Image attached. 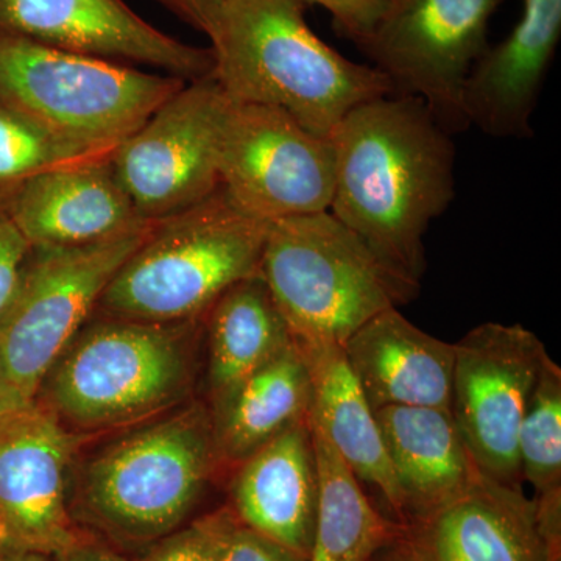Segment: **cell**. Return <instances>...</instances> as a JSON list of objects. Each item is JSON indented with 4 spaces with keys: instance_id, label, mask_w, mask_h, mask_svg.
Returning <instances> with one entry per match:
<instances>
[{
    "instance_id": "26",
    "label": "cell",
    "mask_w": 561,
    "mask_h": 561,
    "mask_svg": "<svg viewBox=\"0 0 561 561\" xmlns=\"http://www.w3.org/2000/svg\"><path fill=\"white\" fill-rule=\"evenodd\" d=\"M111 157L61 142L0 102V202L41 172Z\"/></svg>"
},
{
    "instance_id": "24",
    "label": "cell",
    "mask_w": 561,
    "mask_h": 561,
    "mask_svg": "<svg viewBox=\"0 0 561 561\" xmlns=\"http://www.w3.org/2000/svg\"><path fill=\"white\" fill-rule=\"evenodd\" d=\"M312 440L319 507L308 561H370L381 549L400 541L402 529L373 507L359 479L330 442L316 430Z\"/></svg>"
},
{
    "instance_id": "25",
    "label": "cell",
    "mask_w": 561,
    "mask_h": 561,
    "mask_svg": "<svg viewBox=\"0 0 561 561\" xmlns=\"http://www.w3.org/2000/svg\"><path fill=\"white\" fill-rule=\"evenodd\" d=\"M519 470L535 497L561 493V368L546 353L519 427Z\"/></svg>"
},
{
    "instance_id": "28",
    "label": "cell",
    "mask_w": 561,
    "mask_h": 561,
    "mask_svg": "<svg viewBox=\"0 0 561 561\" xmlns=\"http://www.w3.org/2000/svg\"><path fill=\"white\" fill-rule=\"evenodd\" d=\"M32 247L0 202V321L21 289Z\"/></svg>"
},
{
    "instance_id": "30",
    "label": "cell",
    "mask_w": 561,
    "mask_h": 561,
    "mask_svg": "<svg viewBox=\"0 0 561 561\" xmlns=\"http://www.w3.org/2000/svg\"><path fill=\"white\" fill-rule=\"evenodd\" d=\"M220 561H308V559L238 523L225 546Z\"/></svg>"
},
{
    "instance_id": "22",
    "label": "cell",
    "mask_w": 561,
    "mask_h": 561,
    "mask_svg": "<svg viewBox=\"0 0 561 561\" xmlns=\"http://www.w3.org/2000/svg\"><path fill=\"white\" fill-rule=\"evenodd\" d=\"M309 409L311 378L294 341L209 409L219 460L241 463L280 432L308 421Z\"/></svg>"
},
{
    "instance_id": "7",
    "label": "cell",
    "mask_w": 561,
    "mask_h": 561,
    "mask_svg": "<svg viewBox=\"0 0 561 561\" xmlns=\"http://www.w3.org/2000/svg\"><path fill=\"white\" fill-rule=\"evenodd\" d=\"M186 83L0 32V102L79 149L113 154Z\"/></svg>"
},
{
    "instance_id": "8",
    "label": "cell",
    "mask_w": 561,
    "mask_h": 561,
    "mask_svg": "<svg viewBox=\"0 0 561 561\" xmlns=\"http://www.w3.org/2000/svg\"><path fill=\"white\" fill-rule=\"evenodd\" d=\"M157 224L90 245L32 249L21 289L0 321V351L25 398L35 401L51 365Z\"/></svg>"
},
{
    "instance_id": "17",
    "label": "cell",
    "mask_w": 561,
    "mask_h": 561,
    "mask_svg": "<svg viewBox=\"0 0 561 561\" xmlns=\"http://www.w3.org/2000/svg\"><path fill=\"white\" fill-rule=\"evenodd\" d=\"M421 561H552L534 500L481 472L470 489L402 530Z\"/></svg>"
},
{
    "instance_id": "32",
    "label": "cell",
    "mask_w": 561,
    "mask_h": 561,
    "mask_svg": "<svg viewBox=\"0 0 561 561\" xmlns=\"http://www.w3.org/2000/svg\"><path fill=\"white\" fill-rule=\"evenodd\" d=\"M33 402L35 401H31L22 394L16 383L10 378L2 351H0V421L9 419L14 413L24 411Z\"/></svg>"
},
{
    "instance_id": "3",
    "label": "cell",
    "mask_w": 561,
    "mask_h": 561,
    "mask_svg": "<svg viewBox=\"0 0 561 561\" xmlns=\"http://www.w3.org/2000/svg\"><path fill=\"white\" fill-rule=\"evenodd\" d=\"M219 463L209 409L176 405L81 463L70 515L114 545H154L183 526Z\"/></svg>"
},
{
    "instance_id": "34",
    "label": "cell",
    "mask_w": 561,
    "mask_h": 561,
    "mask_svg": "<svg viewBox=\"0 0 561 561\" xmlns=\"http://www.w3.org/2000/svg\"><path fill=\"white\" fill-rule=\"evenodd\" d=\"M0 561H54V559L43 553L0 551Z\"/></svg>"
},
{
    "instance_id": "19",
    "label": "cell",
    "mask_w": 561,
    "mask_h": 561,
    "mask_svg": "<svg viewBox=\"0 0 561 561\" xmlns=\"http://www.w3.org/2000/svg\"><path fill=\"white\" fill-rule=\"evenodd\" d=\"M342 348L373 411L386 405L451 411L454 343L420 330L398 308L362 324Z\"/></svg>"
},
{
    "instance_id": "11",
    "label": "cell",
    "mask_w": 561,
    "mask_h": 561,
    "mask_svg": "<svg viewBox=\"0 0 561 561\" xmlns=\"http://www.w3.org/2000/svg\"><path fill=\"white\" fill-rule=\"evenodd\" d=\"M227 108L213 77L190 81L117 146L111 165L142 219H169L220 190Z\"/></svg>"
},
{
    "instance_id": "23",
    "label": "cell",
    "mask_w": 561,
    "mask_h": 561,
    "mask_svg": "<svg viewBox=\"0 0 561 561\" xmlns=\"http://www.w3.org/2000/svg\"><path fill=\"white\" fill-rule=\"evenodd\" d=\"M205 317L210 404H216L295 341L261 273L232 284Z\"/></svg>"
},
{
    "instance_id": "13",
    "label": "cell",
    "mask_w": 561,
    "mask_h": 561,
    "mask_svg": "<svg viewBox=\"0 0 561 561\" xmlns=\"http://www.w3.org/2000/svg\"><path fill=\"white\" fill-rule=\"evenodd\" d=\"M83 435L33 402L0 421V551L58 560L88 537L69 508V472Z\"/></svg>"
},
{
    "instance_id": "6",
    "label": "cell",
    "mask_w": 561,
    "mask_h": 561,
    "mask_svg": "<svg viewBox=\"0 0 561 561\" xmlns=\"http://www.w3.org/2000/svg\"><path fill=\"white\" fill-rule=\"evenodd\" d=\"M260 273L295 341L305 342L343 345L420 290L331 210L272 221Z\"/></svg>"
},
{
    "instance_id": "4",
    "label": "cell",
    "mask_w": 561,
    "mask_h": 561,
    "mask_svg": "<svg viewBox=\"0 0 561 561\" xmlns=\"http://www.w3.org/2000/svg\"><path fill=\"white\" fill-rule=\"evenodd\" d=\"M197 320L105 316L87 323L47 371L35 401L80 435L171 411L194 386Z\"/></svg>"
},
{
    "instance_id": "10",
    "label": "cell",
    "mask_w": 561,
    "mask_h": 561,
    "mask_svg": "<svg viewBox=\"0 0 561 561\" xmlns=\"http://www.w3.org/2000/svg\"><path fill=\"white\" fill-rule=\"evenodd\" d=\"M219 175L239 209L268 224L324 213L334 194V142L286 111L228 99Z\"/></svg>"
},
{
    "instance_id": "18",
    "label": "cell",
    "mask_w": 561,
    "mask_h": 561,
    "mask_svg": "<svg viewBox=\"0 0 561 561\" xmlns=\"http://www.w3.org/2000/svg\"><path fill=\"white\" fill-rule=\"evenodd\" d=\"M238 467L231 508L239 523L308 559L319 507L309 420L280 432Z\"/></svg>"
},
{
    "instance_id": "33",
    "label": "cell",
    "mask_w": 561,
    "mask_h": 561,
    "mask_svg": "<svg viewBox=\"0 0 561 561\" xmlns=\"http://www.w3.org/2000/svg\"><path fill=\"white\" fill-rule=\"evenodd\" d=\"M57 561H130L114 551L110 546L103 545L91 537L84 538L79 545L73 546L70 551L66 552L61 559Z\"/></svg>"
},
{
    "instance_id": "16",
    "label": "cell",
    "mask_w": 561,
    "mask_h": 561,
    "mask_svg": "<svg viewBox=\"0 0 561 561\" xmlns=\"http://www.w3.org/2000/svg\"><path fill=\"white\" fill-rule=\"evenodd\" d=\"M560 38L561 0H523L522 18L511 35L486 47L468 76V125L490 138H531V116Z\"/></svg>"
},
{
    "instance_id": "27",
    "label": "cell",
    "mask_w": 561,
    "mask_h": 561,
    "mask_svg": "<svg viewBox=\"0 0 561 561\" xmlns=\"http://www.w3.org/2000/svg\"><path fill=\"white\" fill-rule=\"evenodd\" d=\"M238 523L232 508H220L165 535L144 561H220Z\"/></svg>"
},
{
    "instance_id": "20",
    "label": "cell",
    "mask_w": 561,
    "mask_h": 561,
    "mask_svg": "<svg viewBox=\"0 0 561 561\" xmlns=\"http://www.w3.org/2000/svg\"><path fill=\"white\" fill-rule=\"evenodd\" d=\"M404 518H426L470 489L482 470L461 438L451 411L386 405L375 411Z\"/></svg>"
},
{
    "instance_id": "29",
    "label": "cell",
    "mask_w": 561,
    "mask_h": 561,
    "mask_svg": "<svg viewBox=\"0 0 561 561\" xmlns=\"http://www.w3.org/2000/svg\"><path fill=\"white\" fill-rule=\"evenodd\" d=\"M302 5H320L328 11L335 31L362 46L378 27L391 0H298Z\"/></svg>"
},
{
    "instance_id": "1",
    "label": "cell",
    "mask_w": 561,
    "mask_h": 561,
    "mask_svg": "<svg viewBox=\"0 0 561 561\" xmlns=\"http://www.w3.org/2000/svg\"><path fill=\"white\" fill-rule=\"evenodd\" d=\"M453 135L412 95L362 103L331 135V214L412 283L426 271L424 234L456 197Z\"/></svg>"
},
{
    "instance_id": "35",
    "label": "cell",
    "mask_w": 561,
    "mask_h": 561,
    "mask_svg": "<svg viewBox=\"0 0 561 561\" xmlns=\"http://www.w3.org/2000/svg\"><path fill=\"white\" fill-rule=\"evenodd\" d=\"M386 561H421L419 557L413 556L411 552V549L408 548V546L402 542L400 548H398L397 553H394L393 557H390V559H387Z\"/></svg>"
},
{
    "instance_id": "2",
    "label": "cell",
    "mask_w": 561,
    "mask_h": 561,
    "mask_svg": "<svg viewBox=\"0 0 561 561\" xmlns=\"http://www.w3.org/2000/svg\"><path fill=\"white\" fill-rule=\"evenodd\" d=\"M305 9L298 0H227L205 32L213 79L230 101L275 106L331 138L351 110L393 91L378 69L321 41Z\"/></svg>"
},
{
    "instance_id": "9",
    "label": "cell",
    "mask_w": 561,
    "mask_h": 561,
    "mask_svg": "<svg viewBox=\"0 0 561 561\" xmlns=\"http://www.w3.org/2000/svg\"><path fill=\"white\" fill-rule=\"evenodd\" d=\"M504 0H391L359 49L391 91L426 103L449 135L470 128L463 90L486 50V31Z\"/></svg>"
},
{
    "instance_id": "14",
    "label": "cell",
    "mask_w": 561,
    "mask_h": 561,
    "mask_svg": "<svg viewBox=\"0 0 561 561\" xmlns=\"http://www.w3.org/2000/svg\"><path fill=\"white\" fill-rule=\"evenodd\" d=\"M0 32L110 61H135L186 81L210 79V49L144 21L124 0H0Z\"/></svg>"
},
{
    "instance_id": "31",
    "label": "cell",
    "mask_w": 561,
    "mask_h": 561,
    "mask_svg": "<svg viewBox=\"0 0 561 561\" xmlns=\"http://www.w3.org/2000/svg\"><path fill=\"white\" fill-rule=\"evenodd\" d=\"M176 16L205 33L227 0H160Z\"/></svg>"
},
{
    "instance_id": "12",
    "label": "cell",
    "mask_w": 561,
    "mask_h": 561,
    "mask_svg": "<svg viewBox=\"0 0 561 561\" xmlns=\"http://www.w3.org/2000/svg\"><path fill=\"white\" fill-rule=\"evenodd\" d=\"M545 343L523 324L483 323L454 343L451 415L486 476L519 486V427Z\"/></svg>"
},
{
    "instance_id": "15",
    "label": "cell",
    "mask_w": 561,
    "mask_h": 561,
    "mask_svg": "<svg viewBox=\"0 0 561 561\" xmlns=\"http://www.w3.org/2000/svg\"><path fill=\"white\" fill-rule=\"evenodd\" d=\"M2 203L32 249L90 245L157 224L139 216L111 158L41 172Z\"/></svg>"
},
{
    "instance_id": "21",
    "label": "cell",
    "mask_w": 561,
    "mask_h": 561,
    "mask_svg": "<svg viewBox=\"0 0 561 561\" xmlns=\"http://www.w3.org/2000/svg\"><path fill=\"white\" fill-rule=\"evenodd\" d=\"M297 342L311 378L309 423L345 460L359 482L381 491L404 518L397 479L391 471L375 411L351 371L342 345Z\"/></svg>"
},
{
    "instance_id": "5",
    "label": "cell",
    "mask_w": 561,
    "mask_h": 561,
    "mask_svg": "<svg viewBox=\"0 0 561 561\" xmlns=\"http://www.w3.org/2000/svg\"><path fill=\"white\" fill-rule=\"evenodd\" d=\"M268 227L219 190L158 221L111 279L98 309L151 323L201 319L232 284L260 275Z\"/></svg>"
}]
</instances>
